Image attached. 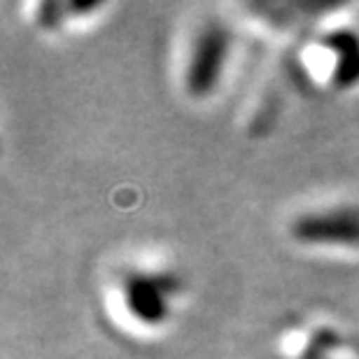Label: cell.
<instances>
[{
    "instance_id": "6da1fadb",
    "label": "cell",
    "mask_w": 359,
    "mask_h": 359,
    "mask_svg": "<svg viewBox=\"0 0 359 359\" xmlns=\"http://www.w3.org/2000/svg\"><path fill=\"white\" fill-rule=\"evenodd\" d=\"M229 49H231V33L219 21H210L198 31L184 73L187 91L194 98H205L217 89L226 68Z\"/></svg>"
},
{
    "instance_id": "7a4b0ae2",
    "label": "cell",
    "mask_w": 359,
    "mask_h": 359,
    "mask_svg": "<svg viewBox=\"0 0 359 359\" xmlns=\"http://www.w3.org/2000/svg\"><path fill=\"white\" fill-rule=\"evenodd\" d=\"M182 290V280L173 273H131L121 283L126 311L147 327H159L170 315V299Z\"/></svg>"
},
{
    "instance_id": "3957f363",
    "label": "cell",
    "mask_w": 359,
    "mask_h": 359,
    "mask_svg": "<svg viewBox=\"0 0 359 359\" xmlns=\"http://www.w3.org/2000/svg\"><path fill=\"white\" fill-rule=\"evenodd\" d=\"M290 233L301 245L359 248V205L306 212L292 222Z\"/></svg>"
},
{
    "instance_id": "277c9868",
    "label": "cell",
    "mask_w": 359,
    "mask_h": 359,
    "mask_svg": "<svg viewBox=\"0 0 359 359\" xmlns=\"http://www.w3.org/2000/svg\"><path fill=\"white\" fill-rule=\"evenodd\" d=\"M327 47L339 56L334 68V80L339 87H353L359 82V38L353 33L327 35Z\"/></svg>"
}]
</instances>
